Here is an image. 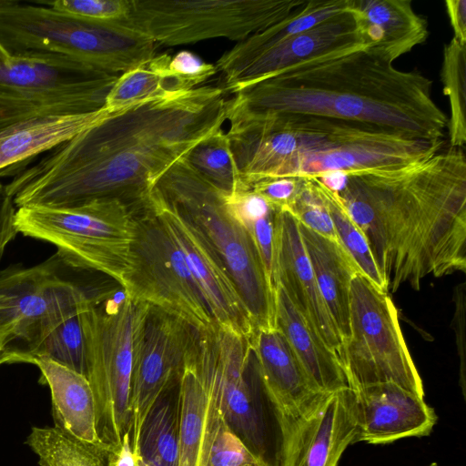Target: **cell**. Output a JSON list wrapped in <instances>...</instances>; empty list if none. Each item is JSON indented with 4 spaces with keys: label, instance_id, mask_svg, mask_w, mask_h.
Masks as SVG:
<instances>
[{
    "label": "cell",
    "instance_id": "1",
    "mask_svg": "<svg viewBox=\"0 0 466 466\" xmlns=\"http://www.w3.org/2000/svg\"><path fill=\"white\" fill-rule=\"evenodd\" d=\"M228 94L202 85L112 113L25 168L6 192L15 208H67L100 199L135 208L166 170L223 128Z\"/></svg>",
    "mask_w": 466,
    "mask_h": 466
},
{
    "label": "cell",
    "instance_id": "2",
    "mask_svg": "<svg viewBox=\"0 0 466 466\" xmlns=\"http://www.w3.org/2000/svg\"><path fill=\"white\" fill-rule=\"evenodd\" d=\"M388 290L466 271V157L449 146L402 166L345 171L335 192Z\"/></svg>",
    "mask_w": 466,
    "mask_h": 466
},
{
    "label": "cell",
    "instance_id": "3",
    "mask_svg": "<svg viewBox=\"0 0 466 466\" xmlns=\"http://www.w3.org/2000/svg\"><path fill=\"white\" fill-rule=\"evenodd\" d=\"M432 81L365 49L304 61L228 99L227 116L300 114L360 122L402 136L443 140L447 115Z\"/></svg>",
    "mask_w": 466,
    "mask_h": 466
},
{
    "label": "cell",
    "instance_id": "4",
    "mask_svg": "<svg viewBox=\"0 0 466 466\" xmlns=\"http://www.w3.org/2000/svg\"><path fill=\"white\" fill-rule=\"evenodd\" d=\"M227 121V135L248 187L264 178L402 166L434 154L445 143L309 115H230Z\"/></svg>",
    "mask_w": 466,
    "mask_h": 466
},
{
    "label": "cell",
    "instance_id": "5",
    "mask_svg": "<svg viewBox=\"0 0 466 466\" xmlns=\"http://www.w3.org/2000/svg\"><path fill=\"white\" fill-rule=\"evenodd\" d=\"M206 240L224 265L254 328H276L275 288L249 232L229 211L226 195L199 176L184 158L151 189Z\"/></svg>",
    "mask_w": 466,
    "mask_h": 466
},
{
    "label": "cell",
    "instance_id": "6",
    "mask_svg": "<svg viewBox=\"0 0 466 466\" xmlns=\"http://www.w3.org/2000/svg\"><path fill=\"white\" fill-rule=\"evenodd\" d=\"M0 44L10 54H60L119 76L152 58L157 44L123 22L76 17L43 2L0 0Z\"/></svg>",
    "mask_w": 466,
    "mask_h": 466
},
{
    "label": "cell",
    "instance_id": "7",
    "mask_svg": "<svg viewBox=\"0 0 466 466\" xmlns=\"http://www.w3.org/2000/svg\"><path fill=\"white\" fill-rule=\"evenodd\" d=\"M150 306L131 299L126 290L89 294L80 314L86 344V376L96 406V431L109 451L129 430V397L137 329Z\"/></svg>",
    "mask_w": 466,
    "mask_h": 466
},
{
    "label": "cell",
    "instance_id": "8",
    "mask_svg": "<svg viewBox=\"0 0 466 466\" xmlns=\"http://www.w3.org/2000/svg\"><path fill=\"white\" fill-rule=\"evenodd\" d=\"M17 233L48 242L67 266L100 272L124 288L132 268L137 219L118 199H100L67 208L20 207Z\"/></svg>",
    "mask_w": 466,
    "mask_h": 466
},
{
    "label": "cell",
    "instance_id": "9",
    "mask_svg": "<svg viewBox=\"0 0 466 466\" xmlns=\"http://www.w3.org/2000/svg\"><path fill=\"white\" fill-rule=\"evenodd\" d=\"M118 76L60 54L11 55L0 61V129L98 111Z\"/></svg>",
    "mask_w": 466,
    "mask_h": 466
},
{
    "label": "cell",
    "instance_id": "10",
    "mask_svg": "<svg viewBox=\"0 0 466 466\" xmlns=\"http://www.w3.org/2000/svg\"><path fill=\"white\" fill-rule=\"evenodd\" d=\"M60 258L0 271V337L11 363H31L63 322L81 314L89 293L59 274Z\"/></svg>",
    "mask_w": 466,
    "mask_h": 466
},
{
    "label": "cell",
    "instance_id": "11",
    "mask_svg": "<svg viewBox=\"0 0 466 466\" xmlns=\"http://www.w3.org/2000/svg\"><path fill=\"white\" fill-rule=\"evenodd\" d=\"M305 0H130L126 25L156 44L240 42L283 20Z\"/></svg>",
    "mask_w": 466,
    "mask_h": 466
},
{
    "label": "cell",
    "instance_id": "12",
    "mask_svg": "<svg viewBox=\"0 0 466 466\" xmlns=\"http://www.w3.org/2000/svg\"><path fill=\"white\" fill-rule=\"evenodd\" d=\"M348 386L393 382L424 399L421 378L401 332L398 310L388 292L361 272L350 294V335L342 365Z\"/></svg>",
    "mask_w": 466,
    "mask_h": 466
},
{
    "label": "cell",
    "instance_id": "13",
    "mask_svg": "<svg viewBox=\"0 0 466 466\" xmlns=\"http://www.w3.org/2000/svg\"><path fill=\"white\" fill-rule=\"evenodd\" d=\"M134 211L133 264L123 289L134 300L174 315L196 329L213 327L200 289L161 220L144 201Z\"/></svg>",
    "mask_w": 466,
    "mask_h": 466
},
{
    "label": "cell",
    "instance_id": "14",
    "mask_svg": "<svg viewBox=\"0 0 466 466\" xmlns=\"http://www.w3.org/2000/svg\"><path fill=\"white\" fill-rule=\"evenodd\" d=\"M224 376L221 328L195 329L177 379V466H208L224 420Z\"/></svg>",
    "mask_w": 466,
    "mask_h": 466
},
{
    "label": "cell",
    "instance_id": "15",
    "mask_svg": "<svg viewBox=\"0 0 466 466\" xmlns=\"http://www.w3.org/2000/svg\"><path fill=\"white\" fill-rule=\"evenodd\" d=\"M194 328L150 306L134 340L129 397V436L134 454L144 422L158 399L177 381Z\"/></svg>",
    "mask_w": 466,
    "mask_h": 466
},
{
    "label": "cell",
    "instance_id": "16",
    "mask_svg": "<svg viewBox=\"0 0 466 466\" xmlns=\"http://www.w3.org/2000/svg\"><path fill=\"white\" fill-rule=\"evenodd\" d=\"M356 434L353 390L322 392L298 416H283L278 466H337Z\"/></svg>",
    "mask_w": 466,
    "mask_h": 466
},
{
    "label": "cell",
    "instance_id": "17",
    "mask_svg": "<svg viewBox=\"0 0 466 466\" xmlns=\"http://www.w3.org/2000/svg\"><path fill=\"white\" fill-rule=\"evenodd\" d=\"M178 246L215 323L250 343L256 329L236 285L206 240L152 190L144 200Z\"/></svg>",
    "mask_w": 466,
    "mask_h": 466
},
{
    "label": "cell",
    "instance_id": "18",
    "mask_svg": "<svg viewBox=\"0 0 466 466\" xmlns=\"http://www.w3.org/2000/svg\"><path fill=\"white\" fill-rule=\"evenodd\" d=\"M271 279L342 367V338L319 292L298 221L286 208L277 210L274 216Z\"/></svg>",
    "mask_w": 466,
    "mask_h": 466
},
{
    "label": "cell",
    "instance_id": "19",
    "mask_svg": "<svg viewBox=\"0 0 466 466\" xmlns=\"http://www.w3.org/2000/svg\"><path fill=\"white\" fill-rule=\"evenodd\" d=\"M355 396L357 434L354 443H390L431 433L437 415L423 398L393 382L352 390Z\"/></svg>",
    "mask_w": 466,
    "mask_h": 466
},
{
    "label": "cell",
    "instance_id": "20",
    "mask_svg": "<svg viewBox=\"0 0 466 466\" xmlns=\"http://www.w3.org/2000/svg\"><path fill=\"white\" fill-rule=\"evenodd\" d=\"M361 48L364 47L354 19L346 10L267 50L226 82L224 87L233 94L304 61Z\"/></svg>",
    "mask_w": 466,
    "mask_h": 466
},
{
    "label": "cell",
    "instance_id": "21",
    "mask_svg": "<svg viewBox=\"0 0 466 466\" xmlns=\"http://www.w3.org/2000/svg\"><path fill=\"white\" fill-rule=\"evenodd\" d=\"M250 349L262 389L283 416H298L322 393L279 329L256 330Z\"/></svg>",
    "mask_w": 466,
    "mask_h": 466
},
{
    "label": "cell",
    "instance_id": "22",
    "mask_svg": "<svg viewBox=\"0 0 466 466\" xmlns=\"http://www.w3.org/2000/svg\"><path fill=\"white\" fill-rule=\"evenodd\" d=\"M347 10L363 47L392 63L429 35L426 19L410 0H348Z\"/></svg>",
    "mask_w": 466,
    "mask_h": 466
},
{
    "label": "cell",
    "instance_id": "23",
    "mask_svg": "<svg viewBox=\"0 0 466 466\" xmlns=\"http://www.w3.org/2000/svg\"><path fill=\"white\" fill-rule=\"evenodd\" d=\"M112 113L96 112L38 117L0 129V177L22 172L30 160L48 152Z\"/></svg>",
    "mask_w": 466,
    "mask_h": 466
},
{
    "label": "cell",
    "instance_id": "24",
    "mask_svg": "<svg viewBox=\"0 0 466 466\" xmlns=\"http://www.w3.org/2000/svg\"><path fill=\"white\" fill-rule=\"evenodd\" d=\"M32 364L40 370V381L50 389L54 427L106 449L97 435L95 399L86 376L46 356L35 357Z\"/></svg>",
    "mask_w": 466,
    "mask_h": 466
},
{
    "label": "cell",
    "instance_id": "25",
    "mask_svg": "<svg viewBox=\"0 0 466 466\" xmlns=\"http://www.w3.org/2000/svg\"><path fill=\"white\" fill-rule=\"evenodd\" d=\"M298 226L319 292L344 345L350 335V283L361 271L341 244L299 221Z\"/></svg>",
    "mask_w": 466,
    "mask_h": 466
},
{
    "label": "cell",
    "instance_id": "26",
    "mask_svg": "<svg viewBox=\"0 0 466 466\" xmlns=\"http://www.w3.org/2000/svg\"><path fill=\"white\" fill-rule=\"evenodd\" d=\"M274 288L276 328L287 339L311 382L320 392L349 388L338 359L311 330L283 289L278 284Z\"/></svg>",
    "mask_w": 466,
    "mask_h": 466
},
{
    "label": "cell",
    "instance_id": "27",
    "mask_svg": "<svg viewBox=\"0 0 466 466\" xmlns=\"http://www.w3.org/2000/svg\"><path fill=\"white\" fill-rule=\"evenodd\" d=\"M348 0H305L283 20L238 42L225 52L215 66L225 83L238 75L258 56L286 38L309 29L347 10Z\"/></svg>",
    "mask_w": 466,
    "mask_h": 466
},
{
    "label": "cell",
    "instance_id": "28",
    "mask_svg": "<svg viewBox=\"0 0 466 466\" xmlns=\"http://www.w3.org/2000/svg\"><path fill=\"white\" fill-rule=\"evenodd\" d=\"M171 56L152 58L122 73L110 89L104 109L116 113L140 103L187 92L168 71Z\"/></svg>",
    "mask_w": 466,
    "mask_h": 466
},
{
    "label": "cell",
    "instance_id": "29",
    "mask_svg": "<svg viewBox=\"0 0 466 466\" xmlns=\"http://www.w3.org/2000/svg\"><path fill=\"white\" fill-rule=\"evenodd\" d=\"M185 159L199 176L226 196L249 187L242 180L229 138L223 128L195 146Z\"/></svg>",
    "mask_w": 466,
    "mask_h": 466
},
{
    "label": "cell",
    "instance_id": "30",
    "mask_svg": "<svg viewBox=\"0 0 466 466\" xmlns=\"http://www.w3.org/2000/svg\"><path fill=\"white\" fill-rule=\"evenodd\" d=\"M164 394L144 422L135 455L154 466H177V400H168Z\"/></svg>",
    "mask_w": 466,
    "mask_h": 466
},
{
    "label": "cell",
    "instance_id": "31",
    "mask_svg": "<svg viewBox=\"0 0 466 466\" xmlns=\"http://www.w3.org/2000/svg\"><path fill=\"white\" fill-rule=\"evenodd\" d=\"M26 444L40 466H109L104 448L82 442L55 427H33Z\"/></svg>",
    "mask_w": 466,
    "mask_h": 466
},
{
    "label": "cell",
    "instance_id": "32",
    "mask_svg": "<svg viewBox=\"0 0 466 466\" xmlns=\"http://www.w3.org/2000/svg\"><path fill=\"white\" fill-rule=\"evenodd\" d=\"M309 178L313 180L327 207L342 247L355 261L361 273L378 289L388 292L386 281L374 260L364 234L350 217L338 195L324 187L317 178Z\"/></svg>",
    "mask_w": 466,
    "mask_h": 466
},
{
    "label": "cell",
    "instance_id": "33",
    "mask_svg": "<svg viewBox=\"0 0 466 466\" xmlns=\"http://www.w3.org/2000/svg\"><path fill=\"white\" fill-rule=\"evenodd\" d=\"M441 80L450 104V146L462 147L466 142V45L454 37L443 48Z\"/></svg>",
    "mask_w": 466,
    "mask_h": 466
},
{
    "label": "cell",
    "instance_id": "34",
    "mask_svg": "<svg viewBox=\"0 0 466 466\" xmlns=\"http://www.w3.org/2000/svg\"><path fill=\"white\" fill-rule=\"evenodd\" d=\"M37 356L48 357L86 376V344L80 314L56 328Z\"/></svg>",
    "mask_w": 466,
    "mask_h": 466
},
{
    "label": "cell",
    "instance_id": "35",
    "mask_svg": "<svg viewBox=\"0 0 466 466\" xmlns=\"http://www.w3.org/2000/svg\"><path fill=\"white\" fill-rule=\"evenodd\" d=\"M286 209L299 222L340 244L327 207L311 178L301 177L299 188Z\"/></svg>",
    "mask_w": 466,
    "mask_h": 466
},
{
    "label": "cell",
    "instance_id": "36",
    "mask_svg": "<svg viewBox=\"0 0 466 466\" xmlns=\"http://www.w3.org/2000/svg\"><path fill=\"white\" fill-rule=\"evenodd\" d=\"M208 466H267L241 438L222 421L212 444Z\"/></svg>",
    "mask_w": 466,
    "mask_h": 466
},
{
    "label": "cell",
    "instance_id": "37",
    "mask_svg": "<svg viewBox=\"0 0 466 466\" xmlns=\"http://www.w3.org/2000/svg\"><path fill=\"white\" fill-rule=\"evenodd\" d=\"M43 3L76 17L103 22H125L130 10V0H56Z\"/></svg>",
    "mask_w": 466,
    "mask_h": 466
},
{
    "label": "cell",
    "instance_id": "38",
    "mask_svg": "<svg viewBox=\"0 0 466 466\" xmlns=\"http://www.w3.org/2000/svg\"><path fill=\"white\" fill-rule=\"evenodd\" d=\"M168 71L186 91L202 86L218 73L215 64L207 63L198 55L186 50L171 56Z\"/></svg>",
    "mask_w": 466,
    "mask_h": 466
},
{
    "label": "cell",
    "instance_id": "39",
    "mask_svg": "<svg viewBox=\"0 0 466 466\" xmlns=\"http://www.w3.org/2000/svg\"><path fill=\"white\" fill-rule=\"evenodd\" d=\"M301 177H272L258 180L249 187L275 209L287 208L299 188Z\"/></svg>",
    "mask_w": 466,
    "mask_h": 466
},
{
    "label": "cell",
    "instance_id": "40",
    "mask_svg": "<svg viewBox=\"0 0 466 466\" xmlns=\"http://www.w3.org/2000/svg\"><path fill=\"white\" fill-rule=\"evenodd\" d=\"M466 287L465 282L457 285L453 292L455 309L452 319V328L455 332V340L460 359V385L465 396L466 384V360H465V313H466Z\"/></svg>",
    "mask_w": 466,
    "mask_h": 466
},
{
    "label": "cell",
    "instance_id": "41",
    "mask_svg": "<svg viewBox=\"0 0 466 466\" xmlns=\"http://www.w3.org/2000/svg\"><path fill=\"white\" fill-rule=\"evenodd\" d=\"M276 211L274 210L269 215L256 220L246 228L256 243L270 279L273 256L274 216Z\"/></svg>",
    "mask_w": 466,
    "mask_h": 466
},
{
    "label": "cell",
    "instance_id": "42",
    "mask_svg": "<svg viewBox=\"0 0 466 466\" xmlns=\"http://www.w3.org/2000/svg\"><path fill=\"white\" fill-rule=\"evenodd\" d=\"M16 208L6 192L5 186L0 183V260L8 244L18 234L15 227Z\"/></svg>",
    "mask_w": 466,
    "mask_h": 466
},
{
    "label": "cell",
    "instance_id": "43",
    "mask_svg": "<svg viewBox=\"0 0 466 466\" xmlns=\"http://www.w3.org/2000/svg\"><path fill=\"white\" fill-rule=\"evenodd\" d=\"M445 5L454 32L453 37L466 45V0H447Z\"/></svg>",
    "mask_w": 466,
    "mask_h": 466
},
{
    "label": "cell",
    "instance_id": "44",
    "mask_svg": "<svg viewBox=\"0 0 466 466\" xmlns=\"http://www.w3.org/2000/svg\"><path fill=\"white\" fill-rule=\"evenodd\" d=\"M109 466H136V458L130 445L129 432H127L121 444L108 453Z\"/></svg>",
    "mask_w": 466,
    "mask_h": 466
},
{
    "label": "cell",
    "instance_id": "45",
    "mask_svg": "<svg viewBox=\"0 0 466 466\" xmlns=\"http://www.w3.org/2000/svg\"><path fill=\"white\" fill-rule=\"evenodd\" d=\"M5 363H11L10 357L6 352L0 337V365Z\"/></svg>",
    "mask_w": 466,
    "mask_h": 466
},
{
    "label": "cell",
    "instance_id": "46",
    "mask_svg": "<svg viewBox=\"0 0 466 466\" xmlns=\"http://www.w3.org/2000/svg\"><path fill=\"white\" fill-rule=\"evenodd\" d=\"M11 55L0 44V61L7 59Z\"/></svg>",
    "mask_w": 466,
    "mask_h": 466
},
{
    "label": "cell",
    "instance_id": "47",
    "mask_svg": "<svg viewBox=\"0 0 466 466\" xmlns=\"http://www.w3.org/2000/svg\"><path fill=\"white\" fill-rule=\"evenodd\" d=\"M136 458V466H149L147 461H145L140 456L135 455Z\"/></svg>",
    "mask_w": 466,
    "mask_h": 466
},
{
    "label": "cell",
    "instance_id": "48",
    "mask_svg": "<svg viewBox=\"0 0 466 466\" xmlns=\"http://www.w3.org/2000/svg\"><path fill=\"white\" fill-rule=\"evenodd\" d=\"M429 466H439L437 463L433 462L431 464H430Z\"/></svg>",
    "mask_w": 466,
    "mask_h": 466
}]
</instances>
